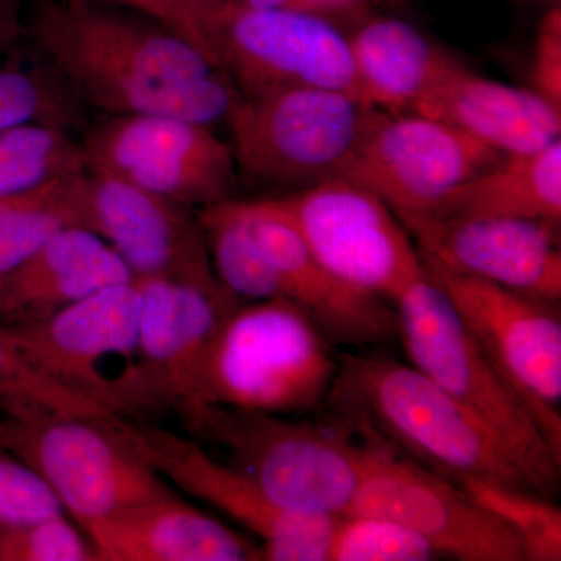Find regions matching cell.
<instances>
[{
	"label": "cell",
	"mask_w": 561,
	"mask_h": 561,
	"mask_svg": "<svg viewBox=\"0 0 561 561\" xmlns=\"http://www.w3.org/2000/svg\"><path fill=\"white\" fill-rule=\"evenodd\" d=\"M411 113L446 122L502 154H529L561 139V108L534 90L483 79L459 60Z\"/></svg>",
	"instance_id": "ffe728a7"
},
{
	"label": "cell",
	"mask_w": 561,
	"mask_h": 561,
	"mask_svg": "<svg viewBox=\"0 0 561 561\" xmlns=\"http://www.w3.org/2000/svg\"><path fill=\"white\" fill-rule=\"evenodd\" d=\"M210 264L221 286L241 301L283 298L279 280L251 234L242 201L197 209Z\"/></svg>",
	"instance_id": "484cf974"
},
{
	"label": "cell",
	"mask_w": 561,
	"mask_h": 561,
	"mask_svg": "<svg viewBox=\"0 0 561 561\" xmlns=\"http://www.w3.org/2000/svg\"><path fill=\"white\" fill-rule=\"evenodd\" d=\"M393 306L398 335L413 367L485 421L522 461L541 496L552 500L561 461L526 402L493 367L448 297L424 273Z\"/></svg>",
	"instance_id": "5b68a950"
},
{
	"label": "cell",
	"mask_w": 561,
	"mask_h": 561,
	"mask_svg": "<svg viewBox=\"0 0 561 561\" xmlns=\"http://www.w3.org/2000/svg\"><path fill=\"white\" fill-rule=\"evenodd\" d=\"M242 5L251 7V9L260 10H301L312 11V13L323 14V16H332L334 10L328 9L320 0H234Z\"/></svg>",
	"instance_id": "d590c367"
},
{
	"label": "cell",
	"mask_w": 561,
	"mask_h": 561,
	"mask_svg": "<svg viewBox=\"0 0 561 561\" xmlns=\"http://www.w3.org/2000/svg\"><path fill=\"white\" fill-rule=\"evenodd\" d=\"M11 411H43L92 420L117 415L39 371L0 324V412Z\"/></svg>",
	"instance_id": "f546056e"
},
{
	"label": "cell",
	"mask_w": 561,
	"mask_h": 561,
	"mask_svg": "<svg viewBox=\"0 0 561 561\" xmlns=\"http://www.w3.org/2000/svg\"><path fill=\"white\" fill-rule=\"evenodd\" d=\"M275 201L321 264L356 289L393 305L426 273L397 214L353 181L332 176Z\"/></svg>",
	"instance_id": "8fae6325"
},
{
	"label": "cell",
	"mask_w": 561,
	"mask_h": 561,
	"mask_svg": "<svg viewBox=\"0 0 561 561\" xmlns=\"http://www.w3.org/2000/svg\"><path fill=\"white\" fill-rule=\"evenodd\" d=\"M81 122L83 105L50 66L0 68V131L28 124L70 131Z\"/></svg>",
	"instance_id": "83f0119b"
},
{
	"label": "cell",
	"mask_w": 561,
	"mask_h": 561,
	"mask_svg": "<svg viewBox=\"0 0 561 561\" xmlns=\"http://www.w3.org/2000/svg\"><path fill=\"white\" fill-rule=\"evenodd\" d=\"M180 2L184 9L190 11L191 16L194 18L195 22L201 25L202 32L205 33L206 24H208L210 18L216 14V11L227 0H180Z\"/></svg>",
	"instance_id": "74e56055"
},
{
	"label": "cell",
	"mask_w": 561,
	"mask_h": 561,
	"mask_svg": "<svg viewBox=\"0 0 561 561\" xmlns=\"http://www.w3.org/2000/svg\"><path fill=\"white\" fill-rule=\"evenodd\" d=\"M328 9L334 10L335 13H345V11L354 10L362 2L367 0H320Z\"/></svg>",
	"instance_id": "f35d334b"
},
{
	"label": "cell",
	"mask_w": 561,
	"mask_h": 561,
	"mask_svg": "<svg viewBox=\"0 0 561 561\" xmlns=\"http://www.w3.org/2000/svg\"><path fill=\"white\" fill-rule=\"evenodd\" d=\"M438 553L419 534L379 516L339 515L328 561H430Z\"/></svg>",
	"instance_id": "4dcf8cb0"
},
{
	"label": "cell",
	"mask_w": 561,
	"mask_h": 561,
	"mask_svg": "<svg viewBox=\"0 0 561 561\" xmlns=\"http://www.w3.org/2000/svg\"><path fill=\"white\" fill-rule=\"evenodd\" d=\"M502 157L446 122L373 110L339 176L378 195L397 216L423 214Z\"/></svg>",
	"instance_id": "5bb4252c"
},
{
	"label": "cell",
	"mask_w": 561,
	"mask_h": 561,
	"mask_svg": "<svg viewBox=\"0 0 561 561\" xmlns=\"http://www.w3.org/2000/svg\"><path fill=\"white\" fill-rule=\"evenodd\" d=\"M427 216L561 220V139L529 154H504L443 198Z\"/></svg>",
	"instance_id": "cb8c5ba5"
},
{
	"label": "cell",
	"mask_w": 561,
	"mask_h": 561,
	"mask_svg": "<svg viewBox=\"0 0 561 561\" xmlns=\"http://www.w3.org/2000/svg\"><path fill=\"white\" fill-rule=\"evenodd\" d=\"M111 420L2 412L0 449L38 472L80 529L173 496L171 485L111 427Z\"/></svg>",
	"instance_id": "8992f818"
},
{
	"label": "cell",
	"mask_w": 561,
	"mask_h": 561,
	"mask_svg": "<svg viewBox=\"0 0 561 561\" xmlns=\"http://www.w3.org/2000/svg\"><path fill=\"white\" fill-rule=\"evenodd\" d=\"M62 505L43 478L0 449V523H27L61 515Z\"/></svg>",
	"instance_id": "d6a6232c"
},
{
	"label": "cell",
	"mask_w": 561,
	"mask_h": 561,
	"mask_svg": "<svg viewBox=\"0 0 561 561\" xmlns=\"http://www.w3.org/2000/svg\"><path fill=\"white\" fill-rule=\"evenodd\" d=\"M537 2L545 3V5H548V9H551V7L561 5V0H537Z\"/></svg>",
	"instance_id": "ab89813d"
},
{
	"label": "cell",
	"mask_w": 561,
	"mask_h": 561,
	"mask_svg": "<svg viewBox=\"0 0 561 561\" xmlns=\"http://www.w3.org/2000/svg\"><path fill=\"white\" fill-rule=\"evenodd\" d=\"M423 264L493 367L526 402L561 461L559 302Z\"/></svg>",
	"instance_id": "9c48e42d"
},
{
	"label": "cell",
	"mask_w": 561,
	"mask_h": 561,
	"mask_svg": "<svg viewBox=\"0 0 561 561\" xmlns=\"http://www.w3.org/2000/svg\"><path fill=\"white\" fill-rule=\"evenodd\" d=\"M139 321L140 291L133 278L44 319L3 327L39 371L114 413L116 381L108 368L119 362L128 373L122 415L138 357Z\"/></svg>",
	"instance_id": "9a60e30c"
},
{
	"label": "cell",
	"mask_w": 561,
	"mask_h": 561,
	"mask_svg": "<svg viewBox=\"0 0 561 561\" xmlns=\"http://www.w3.org/2000/svg\"><path fill=\"white\" fill-rule=\"evenodd\" d=\"M327 401L356 430L449 481L479 479L541 496L500 435L413 365L382 354H348L339 360Z\"/></svg>",
	"instance_id": "7a4b0ae2"
},
{
	"label": "cell",
	"mask_w": 561,
	"mask_h": 561,
	"mask_svg": "<svg viewBox=\"0 0 561 561\" xmlns=\"http://www.w3.org/2000/svg\"><path fill=\"white\" fill-rule=\"evenodd\" d=\"M531 90L561 108V5L542 16L531 60Z\"/></svg>",
	"instance_id": "836d02e7"
},
{
	"label": "cell",
	"mask_w": 561,
	"mask_h": 561,
	"mask_svg": "<svg viewBox=\"0 0 561 561\" xmlns=\"http://www.w3.org/2000/svg\"><path fill=\"white\" fill-rule=\"evenodd\" d=\"M131 279L128 265L101 236L66 228L0 275V317L5 323L44 319L94 291Z\"/></svg>",
	"instance_id": "7402d4cb"
},
{
	"label": "cell",
	"mask_w": 561,
	"mask_h": 561,
	"mask_svg": "<svg viewBox=\"0 0 561 561\" xmlns=\"http://www.w3.org/2000/svg\"><path fill=\"white\" fill-rule=\"evenodd\" d=\"M88 230L116 250L133 278L220 284L197 213L161 195L90 171Z\"/></svg>",
	"instance_id": "ac0fdd59"
},
{
	"label": "cell",
	"mask_w": 561,
	"mask_h": 561,
	"mask_svg": "<svg viewBox=\"0 0 561 561\" xmlns=\"http://www.w3.org/2000/svg\"><path fill=\"white\" fill-rule=\"evenodd\" d=\"M90 171L0 197V275L66 228L88 230Z\"/></svg>",
	"instance_id": "d4e9b609"
},
{
	"label": "cell",
	"mask_w": 561,
	"mask_h": 561,
	"mask_svg": "<svg viewBox=\"0 0 561 561\" xmlns=\"http://www.w3.org/2000/svg\"><path fill=\"white\" fill-rule=\"evenodd\" d=\"M87 171V153L70 131L43 124L0 131V197Z\"/></svg>",
	"instance_id": "4316f807"
},
{
	"label": "cell",
	"mask_w": 561,
	"mask_h": 561,
	"mask_svg": "<svg viewBox=\"0 0 561 561\" xmlns=\"http://www.w3.org/2000/svg\"><path fill=\"white\" fill-rule=\"evenodd\" d=\"M41 58L81 105L209 125L239 91L216 61L160 22L98 0H38L27 25Z\"/></svg>",
	"instance_id": "6da1fadb"
},
{
	"label": "cell",
	"mask_w": 561,
	"mask_h": 561,
	"mask_svg": "<svg viewBox=\"0 0 561 561\" xmlns=\"http://www.w3.org/2000/svg\"><path fill=\"white\" fill-rule=\"evenodd\" d=\"M20 32L16 0H0V51L13 43Z\"/></svg>",
	"instance_id": "8d00e7d4"
},
{
	"label": "cell",
	"mask_w": 561,
	"mask_h": 561,
	"mask_svg": "<svg viewBox=\"0 0 561 561\" xmlns=\"http://www.w3.org/2000/svg\"><path fill=\"white\" fill-rule=\"evenodd\" d=\"M91 172L113 176L187 208L231 198L238 165L208 125L158 116H108L81 140Z\"/></svg>",
	"instance_id": "4fadbf2b"
},
{
	"label": "cell",
	"mask_w": 561,
	"mask_h": 561,
	"mask_svg": "<svg viewBox=\"0 0 561 561\" xmlns=\"http://www.w3.org/2000/svg\"><path fill=\"white\" fill-rule=\"evenodd\" d=\"M367 457L342 515L390 519L424 538L438 556L461 561H524L523 542L456 482L427 470L381 438L359 431Z\"/></svg>",
	"instance_id": "7c38bea8"
},
{
	"label": "cell",
	"mask_w": 561,
	"mask_h": 561,
	"mask_svg": "<svg viewBox=\"0 0 561 561\" xmlns=\"http://www.w3.org/2000/svg\"><path fill=\"white\" fill-rule=\"evenodd\" d=\"M110 424L165 481L256 535L264 560L328 561L339 515L284 507L201 443L160 424L122 415Z\"/></svg>",
	"instance_id": "30bf717a"
},
{
	"label": "cell",
	"mask_w": 561,
	"mask_h": 561,
	"mask_svg": "<svg viewBox=\"0 0 561 561\" xmlns=\"http://www.w3.org/2000/svg\"><path fill=\"white\" fill-rule=\"evenodd\" d=\"M98 2L121 7V9L130 10L133 13L142 14V16L160 22L191 41L203 54L208 55L210 60L219 65L201 25L191 16L190 11L181 5L180 0H98Z\"/></svg>",
	"instance_id": "e575fe53"
},
{
	"label": "cell",
	"mask_w": 561,
	"mask_h": 561,
	"mask_svg": "<svg viewBox=\"0 0 561 561\" xmlns=\"http://www.w3.org/2000/svg\"><path fill=\"white\" fill-rule=\"evenodd\" d=\"M242 206L280 295L308 313L332 343L371 345L398 335L394 306L328 271L275 198L242 201Z\"/></svg>",
	"instance_id": "d6986e66"
},
{
	"label": "cell",
	"mask_w": 561,
	"mask_h": 561,
	"mask_svg": "<svg viewBox=\"0 0 561 561\" xmlns=\"http://www.w3.org/2000/svg\"><path fill=\"white\" fill-rule=\"evenodd\" d=\"M81 530L103 561L264 560L260 545L175 494L87 524Z\"/></svg>",
	"instance_id": "44dd1931"
},
{
	"label": "cell",
	"mask_w": 561,
	"mask_h": 561,
	"mask_svg": "<svg viewBox=\"0 0 561 561\" xmlns=\"http://www.w3.org/2000/svg\"><path fill=\"white\" fill-rule=\"evenodd\" d=\"M456 483L519 538L527 560H561V511L551 500L479 479Z\"/></svg>",
	"instance_id": "f1b7e54d"
},
{
	"label": "cell",
	"mask_w": 561,
	"mask_h": 561,
	"mask_svg": "<svg viewBox=\"0 0 561 561\" xmlns=\"http://www.w3.org/2000/svg\"><path fill=\"white\" fill-rule=\"evenodd\" d=\"M427 264L560 302L559 227L504 217L397 216Z\"/></svg>",
	"instance_id": "e0dca14e"
},
{
	"label": "cell",
	"mask_w": 561,
	"mask_h": 561,
	"mask_svg": "<svg viewBox=\"0 0 561 561\" xmlns=\"http://www.w3.org/2000/svg\"><path fill=\"white\" fill-rule=\"evenodd\" d=\"M360 101L383 113H411L456 58L409 22L379 18L350 36Z\"/></svg>",
	"instance_id": "603a6c76"
},
{
	"label": "cell",
	"mask_w": 561,
	"mask_h": 561,
	"mask_svg": "<svg viewBox=\"0 0 561 561\" xmlns=\"http://www.w3.org/2000/svg\"><path fill=\"white\" fill-rule=\"evenodd\" d=\"M371 111L327 88L239 94L227 117L238 171L273 186L308 187L339 176Z\"/></svg>",
	"instance_id": "52a82bcc"
},
{
	"label": "cell",
	"mask_w": 561,
	"mask_h": 561,
	"mask_svg": "<svg viewBox=\"0 0 561 561\" xmlns=\"http://www.w3.org/2000/svg\"><path fill=\"white\" fill-rule=\"evenodd\" d=\"M205 35L242 98L327 88L360 101L350 41L323 14L251 9L227 0L206 24Z\"/></svg>",
	"instance_id": "ba28073f"
},
{
	"label": "cell",
	"mask_w": 561,
	"mask_h": 561,
	"mask_svg": "<svg viewBox=\"0 0 561 561\" xmlns=\"http://www.w3.org/2000/svg\"><path fill=\"white\" fill-rule=\"evenodd\" d=\"M337 371L332 342L297 305L242 301L210 339L191 402L297 415L328 400Z\"/></svg>",
	"instance_id": "277c9868"
},
{
	"label": "cell",
	"mask_w": 561,
	"mask_h": 561,
	"mask_svg": "<svg viewBox=\"0 0 561 561\" xmlns=\"http://www.w3.org/2000/svg\"><path fill=\"white\" fill-rule=\"evenodd\" d=\"M203 448L253 479L273 501L294 511L342 515L367 457V440L350 421L294 420L214 402H190L173 412Z\"/></svg>",
	"instance_id": "3957f363"
},
{
	"label": "cell",
	"mask_w": 561,
	"mask_h": 561,
	"mask_svg": "<svg viewBox=\"0 0 561 561\" xmlns=\"http://www.w3.org/2000/svg\"><path fill=\"white\" fill-rule=\"evenodd\" d=\"M140 291L138 357L124 415L175 412L194 398L195 375L210 339L241 300L221 284L135 278Z\"/></svg>",
	"instance_id": "2e32d148"
},
{
	"label": "cell",
	"mask_w": 561,
	"mask_h": 561,
	"mask_svg": "<svg viewBox=\"0 0 561 561\" xmlns=\"http://www.w3.org/2000/svg\"><path fill=\"white\" fill-rule=\"evenodd\" d=\"M87 535L66 516L0 523V561H98Z\"/></svg>",
	"instance_id": "1f68e13d"
}]
</instances>
